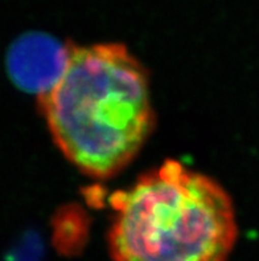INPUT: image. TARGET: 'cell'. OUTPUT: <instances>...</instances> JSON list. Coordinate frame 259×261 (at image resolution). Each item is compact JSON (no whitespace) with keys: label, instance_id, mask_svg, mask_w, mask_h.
I'll list each match as a JSON object with an SVG mask.
<instances>
[{"label":"cell","instance_id":"1","mask_svg":"<svg viewBox=\"0 0 259 261\" xmlns=\"http://www.w3.org/2000/svg\"><path fill=\"white\" fill-rule=\"evenodd\" d=\"M65 70L39 96L53 141L93 178L117 175L140 151L154 126L146 69L119 43L68 45Z\"/></svg>","mask_w":259,"mask_h":261},{"label":"cell","instance_id":"2","mask_svg":"<svg viewBox=\"0 0 259 261\" xmlns=\"http://www.w3.org/2000/svg\"><path fill=\"white\" fill-rule=\"evenodd\" d=\"M112 261H226L236 211L214 179L167 161L111 198Z\"/></svg>","mask_w":259,"mask_h":261},{"label":"cell","instance_id":"3","mask_svg":"<svg viewBox=\"0 0 259 261\" xmlns=\"http://www.w3.org/2000/svg\"><path fill=\"white\" fill-rule=\"evenodd\" d=\"M69 49L45 33L30 32L17 37L6 56L7 72L24 92L41 96L65 70Z\"/></svg>","mask_w":259,"mask_h":261}]
</instances>
